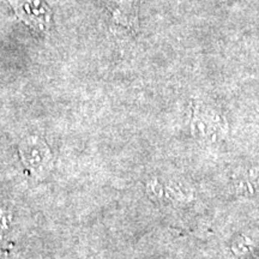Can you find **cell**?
Instances as JSON below:
<instances>
[{"label":"cell","mask_w":259,"mask_h":259,"mask_svg":"<svg viewBox=\"0 0 259 259\" xmlns=\"http://www.w3.org/2000/svg\"><path fill=\"white\" fill-rule=\"evenodd\" d=\"M17 17L38 31H47L51 22V10L44 0H9Z\"/></svg>","instance_id":"6da1fadb"}]
</instances>
